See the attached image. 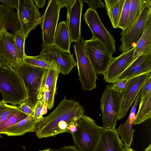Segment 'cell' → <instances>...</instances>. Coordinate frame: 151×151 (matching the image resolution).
<instances>
[{
    "mask_svg": "<svg viewBox=\"0 0 151 151\" xmlns=\"http://www.w3.org/2000/svg\"><path fill=\"white\" fill-rule=\"evenodd\" d=\"M86 51L97 75H102L107 70L112 58L104 45L97 40H85Z\"/></svg>",
    "mask_w": 151,
    "mask_h": 151,
    "instance_id": "cell-11",
    "label": "cell"
},
{
    "mask_svg": "<svg viewBox=\"0 0 151 151\" xmlns=\"http://www.w3.org/2000/svg\"><path fill=\"white\" fill-rule=\"evenodd\" d=\"M0 92L2 101L13 105H20L27 99L26 91L20 76L14 68L0 62Z\"/></svg>",
    "mask_w": 151,
    "mask_h": 151,
    "instance_id": "cell-3",
    "label": "cell"
},
{
    "mask_svg": "<svg viewBox=\"0 0 151 151\" xmlns=\"http://www.w3.org/2000/svg\"><path fill=\"white\" fill-rule=\"evenodd\" d=\"M135 46L134 60L141 55L151 53V16L148 18L143 33Z\"/></svg>",
    "mask_w": 151,
    "mask_h": 151,
    "instance_id": "cell-24",
    "label": "cell"
},
{
    "mask_svg": "<svg viewBox=\"0 0 151 151\" xmlns=\"http://www.w3.org/2000/svg\"><path fill=\"white\" fill-rule=\"evenodd\" d=\"M135 46L113 58L106 71L103 74L106 82L111 83L116 80L134 60Z\"/></svg>",
    "mask_w": 151,
    "mask_h": 151,
    "instance_id": "cell-14",
    "label": "cell"
},
{
    "mask_svg": "<svg viewBox=\"0 0 151 151\" xmlns=\"http://www.w3.org/2000/svg\"><path fill=\"white\" fill-rule=\"evenodd\" d=\"M47 108L43 95V97L37 101L34 109V116L41 120L43 117L42 115L47 113Z\"/></svg>",
    "mask_w": 151,
    "mask_h": 151,
    "instance_id": "cell-33",
    "label": "cell"
},
{
    "mask_svg": "<svg viewBox=\"0 0 151 151\" xmlns=\"http://www.w3.org/2000/svg\"><path fill=\"white\" fill-rule=\"evenodd\" d=\"M129 79H123L114 82L110 86L111 88L114 91L122 93L124 91Z\"/></svg>",
    "mask_w": 151,
    "mask_h": 151,
    "instance_id": "cell-34",
    "label": "cell"
},
{
    "mask_svg": "<svg viewBox=\"0 0 151 151\" xmlns=\"http://www.w3.org/2000/svg\"><path fill=\"white\" fill-rule=\"evenodd\" d=\"M19 110L22 112L29 115L34 116V112L33 110L24 102L19 106Z\"/></svg>",
    "mask_w": 151,
    "mask_h": 151,
    "instance_id": "cell-38",
    "label": "cell"
},
{
    "mask_svg": "<svg viewBox=\"0 0 151 151\" xmlns=\"http://www.w3.org/2000/svg\"><path fill=\"white\" fill-rule=\"evenodd\" d=\"M0 3L11 9H17L18 0H0Z\"/></svg>",
    "mask_w": 151,
    "mask_h": 151,
    "instance_id": "cell-39",
    "label": "cell"
},
{
    "mask_svg": "<svg viewBox=\"0 0 151 151\" xmlns=\"http://www.w3.org/2000/svg\"><path fill=\"white\" fill-rule=\"evenodd\" d=\"M17 15L20 30L26 39L32 30L41 23V14L32 0H18Z\"/></svg>",
    "mask_w": 151,
    "mask_h": 151,
    "instance_id": "cell-9",
    "label": "cell"
},
{
    "mask_svg": "<svg viewBox=\"0 0 151 151\" xmlns=\"http://www.w3.org/2000/svg\"><path fill=\"white\" fill-rule=\"evenodd\" d=\"M20 29L17 14L12 9L0 3V39L5 30L10 29L14 34Z\"/></svg>",
    "mask_w": 151,
    "mask_h": 151,
    "instance_id": "cell-20",
    "label": "cell"
},
{
    "mask_svg": "<svg viewBox=\"0 0 151 151\" xmlns=\"http://www.w3.org/2000/svg\"><path fill=\"white\" fill-rule=\"evenodd\" d=\"M41 120L29 115L2 133L9 136H22L29 132H36L38 123Z\"/></svg>",
    "mask_w": 151,
    "mask_h": 151,
    "instance_id": "cell-21",
    "label": "cell"
},
{
    "mask_svg": "<svg viewBox=\"0 0 151 151\" xmlns=\"http://www.w3.org/2000/svg\"><path fill=\"white\" fill-rule=\"evenodd\" d=\"M59 73L57 69L48 70L44 89V97L45 103L49 109H51L54 106L57 83Z\"/></svg>",
    "mask_w": 151,
    "mask_h": 151,
    "instance_id": "cell-22",
    "label": "cell"
},
{
    "mask_svg": "<svg viewBox=\"0 0 151 151\" xmlns=\"http://www.w3.org/2000/svg\"><path fill=\"white\" fill-rule=\"evenodd\" d=\"M76 129L71 134L74 144L81 151H92L98 143L101 134L106 129L83 114L75 123Z\"/></svg>",
    "mask_w": 151,
    "mask_h": 151,
    "instance_id": "cell-4",
    "label": "cell"
},
{
    "mask_svg": "<svg viewBox=\"0 0 151 151\" xmlns=\"http://www.w3.org/2000/svg\"><path fill=\"white\" fill-rule=\"evenodd\" d=\"M35 2L36 4V5L37 7L39 8H42L43 7L45 4L46 0H33Z\"/></svg>",
    "mask_w": 151,
    "mask_h": 151,
    "instance_id": "cell-41",
    "label": "cell"
},
{
    "mask_svg": "<svg viewBox=\"0 0 151 151\" xmlns=\"http://www.w3.org/2000/svg\"><path fill=\"white\" fill-rule=\"evenodd\" d=\"M14 68L20 76L26 91L27 99L24 103L33 110L37 101L43 96L48 69L24 62Z\"/></svg>",
    "mask_w": 151,
    "mask_h": 151,
    "instance_id": "cell-2",
    "label": "cell"
},
{
    "mask_svg": "<svg viewBox=\"0 0 151 151\" xmlns=\"http://www.w3.org/2000/svg\"><path fill=\"white\" fill-rule=\"evenodd\" d=\"M140 101L138 110L133 125L140 124L151 118V91Z\"/></svg>",
    "mask_w": 151,
    "mask_h": 151,
    "instance_id": "cell-26",
    "label": "cell"
},
{
    "mask_svg": "<svg viewBox=\"0 0 151 151\" xmlns=\"http://www.w3.org/2000/svg\"><path fill=\"white\" fill-rule=\"evenodd\" d=\"M147 0H130L128 18L125 29H127L137 19Z\"/></svg>",
    "mask_w": 151,
    "mask_h": 151,
    "instance_id": "cell-27",
    "label": "cell"
},
{
    "mask_svg": "<svg viewBox=\"0 0 151 151\" xmlns=\"http://www.w3.org/2000/svg\"><path fill=\"white\" fill-rule=\"evenodd\" d=\"M42 49L38 57L52 63L56 66L60 73L68 74L73 68L77 65L73 55L63 51L52 44H42Z\"/></svg>",
    "mask_w": 151,
    "mask_h": 151,
    "instance_id": "cell-10",
    "label": "cell"
},
{
    "mask_svg": "<svg viewBox=\"0 0 151 151\" xmlns=\"http://www.w3.org/2000/svg\"><path fill=\"white\" fill-rule=\"evenodd\" d=\"M51 151H81L75 145L64 146L58 148H53Z\"/></svg>",
    "mask_w": 151,
    "mask_h": 151,
    "instance_id": "cell-40",
    "label": "cell"
},
{
    "mask_svg": "<svg viewBox=\"0 0 151 151\" xmlns=\"http://www.w3.org/2000/svg\"><path fill=\"white\" fill-rule=\"evenodd\" d=\"M130 0H125L120 16L118 27L124 29L127 23L129 13Z\"/></svg>",
    "mask_w": 151,
    "mask_h": 151,
    "instance_id": "cell-32",
    "label": "cell"
},
{
    "mask_svg": "<svg viewBox=\"0 0 151 151\" xmlns=\"http://www.w3.org/2000/svg\"><path fill=\"white\" fill-rule=\"evenodd\" d=\"M14 34V45L17 53L20 60L23 61L24 56L26 55L24 52L26 39L20 29L15 32Z\"/></svg>",
    "mask_w": 151,
    "mask_h": 151,
    "instance_id": "cell-30",
    "label": "cell"
},
{
    "mask_svg": "<svg viewBox=\"0 0 151 151\" xmlns=\"http://www.w3.org/2000/svg\"><path fill=\"white\" fill-rule=\"evenodd\" d=\"M151 72V53L142 54L135 59L113 82L123 79H130L138 76Z\"/></svg>",
    "mask_w": 151,
    "mask_h": 151,
    "instance_id": "cell-16",
    "label": "cell"
},
{
    "mask_svg": "<svg viewBox=\"0 0 151 151\" xmlns=\"http://www.w3.org/2000/svg\"><path fill=\"white\" fill-rule=\"evenodd\" d=\"M124 146L116 129H106L101 133L98 143L92 151H122Z\"/></svg>",
    "mask_w": 151,
    "mask_h": 151,
    "instance_id": "cell-18",
    "label": "cell"
},
{
    "mask_svg": "<svg viewBox=\"0 0 151 151\" xmlns=\"http://www.w3.org/2000/svg\"><path fill=\"white\" fill-rule=\"evenodd\" d=\"M39 151H51L50 148H47L43 150H40Z\"/></svg>",
    "mask_w": 151,
    "mask_h": 151,
    "instance_id": "cell-44",
    "label": "cell"
},
{
    "mask_svg": "<svg viewBox=\"0 0 151 151\" xmlns=\"http://www.w3.org/2000/svg\"><path fill=\"white\" fill-rule=\"evenodd\" d=\"M125 0H104L107 15L114 28H118Z\"/></svg>",
    "mask_w": 151,
    "mask_h": 151,
    "instance_id": "cell-25",
    "label": "cell"
},
{
    "mask_svg": "<svg viewBox=\"0 0 151 151\" xmlns=\"http://www.w3.org/2000/svg\"><path fill=\"white\" fill-rule=\"evenodd\" d=\"M72 43L67 22H61L57 27L53 45L60 49L70 53V45Z\"/></svg>",
    "mask_w": 151,
    "mask_h": 151,
    "instance_id": "cell-23",
    "label": "cell"
},
{
    "mask_svg": "<svg viewBox=\"0 0 151 151\" xmlns=\"http://www.w3.org/2000/svg\"><path fill=\"white\" fill-rule=\"evenodd\" d=\"M77 59L79 80L82 84V89L91 91L96 87L98 78L86 52L85 40L81 36L73 45Z\"/></svg>",
    "mask_w": 151,
    "mask_h": 151,
    "instance_id": "cell-5",
    "label": "cell"
},
{
    "mask_svg": "<svg viewBox=\"0 0 151 151\" xmlns=\"http://www.w3.org/2000/svg\"><path fill=\"white\" fill-rule=\"evenodd\" d=\"M151 91V75L148 78L139 93L140 95V99L143 98Z\"/></svg>",
    "mask_w": 151,
    "mask_h": 151,
    "instance_id": "cell-35",
    "label": "cell"
},
{
    "mask_svg": "<svg viewBox=\"0 0 151 151\" xmlns=\"http://www.w3.org/2000/svg\"><path fill=\"white\" fill-rule=\"evenodd\" d=\"M22 61L14 45V35L5 30L0 39V62L14 68Z\"/></svg>",
    "mask_w": 151,
    "mask_h": 151,
    "instance_id": "cell-15",
    "label": "cell"
},
{
    "mask_svg": "<svg viewBox=\"0 0 151 151\" xmlns=\"http://www.w3.org/2000/svg\"><path fill=\"white\" fill-rule=\"evenodd\" d=\"M122 151H134V150L130 147H127L124 146Z\"/></svg>",
    "mask_w": 151,
    "mask_h": 151,
    "instance_id": "cell-42",
    "label": "cell"
},
{
    "mask_svg": "<svg viewBox=\"0 0 151 151\" xmlns=\"http://www.w3.org/2000/svg\"><path fill=\"white\" fill-rule=\"evenodd\" d=\"M61 8L65 6L67 9V13L70 11L75 0H58Z\"/></svg>",
    "mask_w": 151,
    "mask_h": 151,
    "instance_id": "cell-37",
    "label": "cell"
},
{
    "mask_svg": "<svg viewBox=\"0 0 151 151\" xmlns=\"http://www.w3.org/2000/svg\"><path fill=\"white\" fill-rule=\"evenodd\" d=\"M151 73L144 74L128 81L121 93L120 109L118 120L126 116L130 108L140 92Z\"/></svg>",
    "mask_w": 151,
    "mask_h": 151,
    "instance_id": "cell-13",
    "label": "cell"
},
{
    "mask_svg": "<svg viewBox=\"0 0 151 151\" xmlns=\"http://www.w3.org/2000/svg\"><path fill=\"white\" fill-rule=\"evenodd\" d=\"M83 0H75L69 12L67 13V22L71 42H76L81 36V23Z\"/></svg>",
    "mask_w": 151,
    "mask_h": 151,
    "instance_id": "cell-17",
    "label": "cell"
},
{
    "mask_svg": "<svg viewBox=\"0 0 151 151\" xmlns=\"http://www.w3.org/2000/svg\"><path fill=\"white\" fill-rule=\"evenodd\" d=\"M144 151H151V145L150 144L144 150Z\"/></svg>",
    "mask_w": 151,
    "mask_h": 151,
    "instance_id": "cell-43",
    "label": "cell"
},
{
    "mask_svg": "<svg viewBox=\"0 0 151 151\" xmlns=\"http://www.w3.org/2000/svg\"><path fill=\"white\" fill-rule=\"evenodd\" d=\"M61 9L58 0H50L45 13L41 17L40 24L42 29V44L45 45L53 44Z\"/></svg>",
    "mask_w": 151,
    "mask_h": 151,
    "instance_id": "cell-12",
    "label": "cell"
},
{
    "mask_svg": "<svg viewBox=\"0 0 151 151\" xmlns=\"http://www.w3.org/2000/svg\"><path fill=\"white\" fill-rule=\"evenodd\" d=\"M23 61L27 64L35 67L47 69H57L56 66L54 63L42 59L39 57L38 56H30L26 54Z\"/></svg>",
    "mask_w": 151,
    "mask_h": 151,
    "instance_id": "cell-29",
    "label": "cell"
},
{
    "mask_svg": "<svg viewBox=\"0 0 151 151\" xmlns=\"http://www.w3.org/2000/svg\"><path fill=\"white\" fill-rule=\"evenodd\" d=\"M83 2H86L89 8L96 10L98 8L105 7L104 3L100 0H84Z\"/></svg>",
    "mask_w": 151,
    "mask_h": 151,
    "instance_id": "cell-36",
    "label": "cell"
},
{
    "mask_svg": "<svg viewBox=\"0 0 151 151\" xmlns=\"http://www.w3.org/2000/svg\"><path fill=\"white\" fill-rule=\"evenodd\" d=\"M84 17L92 33V38L100 42L112 56L116 51L115 41L103 24L96 10L88 8L84 14Z\"/></svg>",
    "mask_w": 151,
    "mask_h": 151,
    "instance_id": "cell-8",
    "label": "cell"
},
{
    "mask_svg": "<svg viewBox=\"0 0 151 151\" xmlns=\"http://www.w3.org/2000/svg\"><path fill=\"white\" fill-rule=\"evenodd\" d=\"M121 101V93L113 90L110 85H107L103 92L100 106L103 127L109 129L115 128Z\"/></svg>",
    "mask_w": 151,
    "mask_h": 151,
    "instance_id": "cell-6",
    "label": "cell"
},
{
    "mask_svg": "<svg viewBox=\"0 0 151 151\" xmlns=\"http://www.w3.org/2000/svg\"><path fill=\"white\" fill-rule=\"evenodd\" d=\"M151 16V0H147L137 19L127 29L122 31L119 50L122 53L132 48L141 37L147 21Z\"/></svg>",
    "mask_w": 151,
    "mask_h": 151,
    "instance_id": "cell-7",
    "label": "cell"
},
{
    "mask_svg": "<svg viewBox=\"0 0 151 151\" xmlns=\"http://www.w3.org/2000/svg\"><path fill=\"white\" fill-rule=\"evenodd\" d=\"M140 100V95L139 94L135 100L127 120L116 129L118 134L121 138V141L123 142L124 146L126 147H130L133 141L135 130L133 128V125L136 116L137 106Z\"/></svg>",
    "mask_w": 151,
    "mask_h": 151,
    "instance_id": "cell-19",
    "label": "cell"
},
{
    "mask_svg": "<svg viewBox=\"0 0 151 151\" xmlns=\"http://www.w3.org/2000/svg\"><path fill=\"white\" fill-rule=\"evenodd\" d=\"M84 113L83 108L78 102L67 99L65 96L53 111L43 117L38 123L36 136L41 139L68 132L69 127L74 124Z\"/></svg>",
    "mask_w": 151,
    "mask_h": 151,
    "instance_id": "cell-1",
    "label": "cell"
},
{
    "mask_svg": "<svg viewBox=\"0 0 151 151\" xmlns=\"http://www.w3.org/2000/svg\"><path fill=\"white\" fill-rule=\"evenodd\" d=\"M19 106L10 105L0 101V124L12 114L19 111ZM0 137H2L0 134Z\"/></svg>",
    "mask_w": 151,
    "mask_h": 151,
    "instance_id": "cell-31",
    "label": "cell"
},
{
    "mask_svg": "<svg viewBox=\"0 0 151 151\" xmlns=\"http://www.w3.org/2000/svg\"><path fill=\"white\" fill-rule=\"evenodd\" d=\"M29 116L20 110L12 114L0 124V134Z\"/></svg>",
    "mask_w": 151,
    "mask_h": 151,
    "instance_id": "cell-28",
    "label": "cell"
}]
</instances>
